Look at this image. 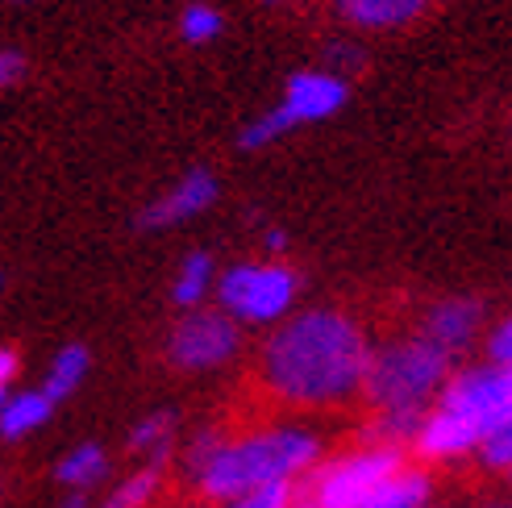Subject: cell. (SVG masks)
<instances>
[{"label":"cell","mask_w":512,"mask_h":508,"mask_svg":"<svg viewBox=\"0 0 512 508\" xmlns=\"http://www.w3.org/2000/svg\"><path fill=\"white\" fill-rule=\"evenodd\" d=\"M267 246H271V250H284V230H271V234H267Z\"/></svg>","instance_id":"cell-27"},{"label":"cell","mask_w":512,"mask_h":508,"mask_svg":"<svg viewBox=\"0 0 512 508\" xmlns=\"http://www.w3.org/2000/svg\"><path fill=\"white\" fill-rule=\"evenodd\" d=\"M346 80L342 75H329V71H296L288 88H284V100H279V109L288 113L292 125H309V121H325L342 113L346 105Z\"/></svg>","instance_id":"cell-9"},{"label":"cell","mask_w":512,"mask_h":508,"mask_svg":"<svg viewBox=\"0 0 512 508\" xmlns=\"http://www.w3.org/2000/svg\"><path fill=\"white\" fill-rule=\"evenodd\" d=\"M159 471H163V463H146L142 471H134V475L109 496L105 508H142L150 496L159 492Z\"/></svg>","instance_id":"cell-18"},{"label":"cell","mask_w":512,"mask_h":508,"mask_svg":"<svg viewBox=\"0 0 512 508\" xmlns=\"http://www.w3.org/2000/svg\"><path fill=\"white\" fill-rule=\"evenodd\" d=\"M479 321H483V304L479 300H442L438 309L429 313V321H425V338L438 346V350H446L450 359L463 346H471V338L479 334Z\"/></svg>","instance_id":"cell-10"},{"label":"cell","mask_w":512,"mask_h":508,"mask_svg":"<svg viewBox=\"0 0 512 508\" xmlns=\"http://www.w3.org/2000/svg\"><path fill=\"white\" fill-rule=\"evenodd\" d=\"M13 375H17V354L13 350H0V388H9Z\"/></svg>","instance_id":"cell-25"},{"label":"cell","mask_w":512,"mask_h":508,"mask_svg":"<svg viewBox=\"0 0 512 508\" xmlns=\"http://www.w3.org/2000/svg\"><path fill=\"white\" fill-rule=\"evenodd\" d=\"M225 508H292V479H284V484L254 488V492H242L234 500H225Z\"/></svg>","instance_id":"cell-21"},{"label":"cell","mask_w":512,"mask_h":508,"mask_svg":"<svg viewBox=\"0 0 512 508\" xmlns=\"http://www.w3.org/2000/svg\"><path fill=\"white\" fill-rule=\"evenodd\" d=\"M488 359H492V367H508V359H512V325H508V321H500V325L492 329V338H488Z\"/></svg>","instance_id":"cell-23"},{"label":"cell","mask_w":512,"mask_h":508,"mask_svg":"<svg viewBox=\"0 0 512 508\" xmlns=\"http://www.w3.org/2000/svg\"><path fill=\"white\" fill-rule=\"evenodd\" d=\"M171 438H175V413L159 409V413H150V417H142V421L134 425L130 446H134V450H146L150 463H167Z\"/></svg>","instance_id":"cell-17"},{"label":"cell","mask_w":512,"mask_h":508,"mask_svg":"<svg viewBox=\"0 0 512 508\" xmlns=\"http://www.w3.org/2000/svg\"><path fill=\"white\" fill-rule=\"evenodd\" d=\"M234 350H238V325L225 313H209V309L188 313L175 325L171 346H167L171 363L184 371H213L234 359Z\"/></svg>","instance_id":"cell-7"},{"label":"cell","mask_w":512,"mask_h":508,"mask_svg":"<svg viewBox=\"0 0 512 508\" xmlns=\"http://www.w3.org/2000/svg\"><path fill=\"white\" fill-rule=\"evenodd\" d=\"M429 492H433V484H429V475L425 471H396V475H388L379 488H371L367 492V500L358 504V508H425L429 504Z\"/></svg>","instance_id":"cell-13"},{"label":"cell","mask_w":512,"mask_h":508,"mask_svg":"<svg viewBox=\"0 0 512 508\" xmlns=\"http://www.w3.org/2000/svg\"><path fill=\"white\" fill-rule=\"evenodd\" d=\"M475 450L483 454V463H488V467L504 471L512 463V429H496V434H488Z\"/></svg>","instance_id":"cell-22"},{"label":"cell","mask_w":512,"mask_h":508,"mask_svg":"<svg viewBox=\"0 0 512 508\" xmlns=\"http://www.w3.org/2000/svg\"><path fill=\"white\" fill-rule=\"evenodd\" d=\"M217 175L209 167H192L184 180H179L171 192H163L155 205H146V213L138 217V230H171V225H184L192 217H200L204 209H213L217 205Z\"/></svg>","instance_id":"cell-8"},{"label":"cell","mask_w":512,"mask_h":508,"mask_svg":"<svg viewBox=\"0 0 512 508\" xmlns=\"http://www.w3.org/2000/svg\"><path fill=\"white\" fill-rule=\"evenodd\" d=\"M21 71H25V59L17 55V50H0V88H9Z\"/></svg>","instance_id":"cell-24"},{"label":"cell","mask_w":512,"mask_h":508,"mask_svg":"<svg viewBox=\"0 0 512 508\" xmlns=\"http://www.w3.org/2000/svg\"><path fill=\"white\" fill-rule=\"evenodd\" d=\"M213 288V259L204 250H192L184 263H179V275L171 284V300L179 304V309H196V304L209 296Z\"/></svg>","instance_id":"cell-15"},{"label":"cell","mask_w":512,"mask_h":508,"mask_svg":"<svg viewBox=\"0 0 512 508\" xmlns=\"http://www.w3.org/2000/svg\"><path fill=\"white\" fill-rule=\"evenodd\" d=\"M338 5L358 30H396L413 21L429 0H338Z\"/></svg>","instance_id":"cell-11"},{"label":"cell","mask_w":512,"mask_h":508,"mask_svg":"<svg viewBox=\"0 0 512 508\" xmlns=\"http://www.w3.org/2000/svg\"><path fill=\"white\" fill-rule=\"evenodd\" d=\"M59 508H88V500H84V492H75V496H67Z\"/></svg>","instance_id":"cell-26"},{"label":"cell","mask_w":512,"mask_h":508,"mask_svg":"<svg viewBox=\"0 0 512 508\" xmlns=\"http://www.w3.org/2000/svg\"><path fill=\"white\" fill-rule=\"evenodd\" d=\"M88 371H92V354H88V346H63L55 359H50V371H46V379H42V396L50 400V404H59V400H67V396H75L80 392V384L88 379Z\"/></svg>","instance_id":"cell-12"},{"label":"cell","mask_w":512,"mask_h":508,"mask_svg":"<svg viewBox=\"0 0 512 508\" xmlns=\"http://www.w3.org/2000/svg\"><path fill=\"white\" fill-rule=\"evenodd\" d=\"M105 467H109V459H105V450H100L96 442H84V446H75L67 459L59 463V484H67V488H75V492H88L92 484H100L105 479Z\"/></svg>","instance_id":"cell-16"},{"label":"cell","mask_w":512,"mask_h":508,"mask_svg":"<svg viewBox=\"0 0 512 508\" xmlns=\"http://www.w3.org/2000/svg\"><path fill=\"white\" fill-rule=\"evenodd\" d=\"M5 400H9V388H0V409H5Z\"/></svg>","instance_id":"cell-28"},{"label":"cell","mask_w":512,"mask_h":508,"mask_svg":"<svg viewBox=\"0 0 512 508\" xmlns=\"http://www.w3.org/2000/svg\"><path fill=\"white\" fill-rule=\"evenodd\" d=\"M317 454H321V442L313 434H304V429H271V434H254L242 442H221L196 475L204 496L234 500L242 492L296 479L300 471H309L317 463Z\"/></svg>","instance_id":"cell-2"},{"label":"cell","mask_w":512,"mask_h":508,"mask_svg":"<svg viewBox=\"0 0 512 508\" xmlns=\"http://www.w3.org/2000/svg\"><path fill=\"white\" fill-rule=\"evenodd\" d=\"M450 375V354L429 338H408L371 354L363 388L383 413H425V404L442 392Z\"/></svg>","instance_id":"cell-3"},{"label":"cell","mask_w":512,"mask_h":508,"mask_svg":"<svg viewBox=\"0 0 512 508\" xmlns=\"http://www.w3.org/2000/svg\"><path fill=\"white\" fill-rule=\"evenodd\" d=\"M400 471V450L396 446H371V450H358L350 459L334 463L329 471L317 475V488H313V508H358L367 500L371 488H379L388 475Z\"/></svg>","instance_id":"cell-6"},{"label":"cell","mask_w":512,"mask_h":508,"mask_svg":"<svg viewBox=\"0 0 512 508\" xmlns=\"http://www.w3.org/2000/svg\"><path fill=\"white\" fill-rule=\"evenodd\" d=\"M292 508H313V504H309V500H304V504H292Z\"/></svg>","instance_id":"cell-29"},{"label":"cell","mask_w":512,"mask_h":508,"mask_svg":"<svg viewBox=\"0 0 512 508\" xmlns=\"http://www.w3.org/2000/svg\"><path fill=\"white\" fill-rule=\"evenodd\" d=\"M300 292V279L284 263H238L234 271L221 275L217 300L229 321L246 325H267L279 321Z\"/></svg>","instance_id":"cell-4"},{"label":"cell","mask_w":512,"mask_h":508,"mask_svg":"<svg viewBox=\"0 0 512 508\" xmlns=\"http://www.w3.org/2000/svg\"><path fill=\"white\" fill-rule=\"evenodd\" d=\"M50 413H55V404H50L42 392H21V396H9L5 409H0V434H5L9 442L34 434V429H42L50 421Z\"/></svg>","instance_id":"cell-14"},{"label":"cell","mask_w":512,"mask_h":508,"mask_svg":"<svg viewBox=\"0 0 512 508\" xmlns=\"http://www.w3.org/2000/svg\"><path fill=\"white\" fill-rule=\"evenodd\" d=\"M438 409L463 417L479 434V442L488 434H496V429H512V375H508V367L488 363V367L446 375Z\"/></svg>","instance_id":"cell-5"},{"label":"cell","mask_w":512,"mask_h":508,"mask_svg":"<svg viewBox=\"0 0 512 508\" xmlns=\"http://www.w3.org/2000/svg\"><path fill=\"white\" fill-rule=\"evenodd\" d=\"M371 363L367 334L350 317L309 309L275 329L263 350L267 384L296 404L346 400L363 388Z\"/></svg>","instance_id":"cell-1"},{"label":"cell","mask_w":512,"mask_h":508,"mask_svg":"<svg viewBox=\"0 0 512 508\" xmlns=\"http://www.w3.org/2000/svg\"><path fill=\"white\" fill-rule=\"evenodd\" d=\"M271 5H275V0H271Z\"/></svg>","instance_id":"cell-31"},{"label":"cell","mask_w":512,"mask_h":508,"mask_svg":"<svg viewBox=\"0 0 512 508\" xmlns=\"http://www.w3.org/2000/svg\"><path fill=\"white\" fill-rule=\"evenodd\" d=\"M0 284H5V279H0Z\"/></svg>","instance_id":"cell-30"},{"label":"cell","mask_w":512,"mask_h":508,"mask_svg":"<svg viewBox=\"0 0 512 508\" xmlns=\"http://www.w3.org/2000/svg\"><path fill=\"white\" fill-rule=\"evenodd\" d=\"M292 130H296V125L288 121V113L275 105V109H267L259 121H250V125H246L242 146H246V150H259V146H267V142H279V138L292 134Z\"/></svg>","instance_id":"cell-20"},{"label":"cell","mask_w":512,"mask_h":508,"mask_svg":"<svg viewBox=\"0 0 512 508\" xmlns=\"http://www.w3.org/2000/svg\"><path fill=\"white\" fill-rule=\"evenodd\" d=\"M221 30H225L221 13L213 5H200V0H196V5H188L184 17H179V34H184L192 46H204V42L221 38Z\"/></svg>","instance_id":"cell-19"}]
</instances>
